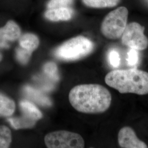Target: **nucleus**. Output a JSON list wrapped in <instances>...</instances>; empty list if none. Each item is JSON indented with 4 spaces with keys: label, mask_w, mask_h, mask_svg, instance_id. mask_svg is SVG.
Returning a JSON list of instances; mask_svg holds the SVG:
<instances>
[{
    "label": "nucleus",
    "mask_w": 148,
    "mask_h": 148,
    "mask_svg": "<svg viewBox=\"0 0 148 148\" xmlns=\"http://www.w3.org/2000/svg\"><path fill=\"white\" fill-rule=\"evenodd\" d=\"M127 62L130 66H136L139 61V54L138 51L130 48L127 52Z\"/></svg>",
    "instance_id": "aec40b11"
},
{
    "label": "nucleus",
    "mask_w": 148,
    "mask_h": 148,
    "mask_svg": "<svg viewBox=\"0 0 148 148\" xmlns=\"http://www.w3.org/2000/svg\"><path fill=\"white\" fill-rule=\"evenodd\" d=\"M16 109L14 101L5 95L0 94V117H10Z\"/></svg>",
    "instance_id": "ddd939ff"
},
{
    "label": "nucleus",
    "mask_w": 148,
    "mask_h": 148,
    "mask_svg": "<svg viewBox=\"0 0 148 148\" xmlns=\"http://www.w3.org/2000/svg\"><path fill=\"white\" fill-rule=\"evenodd\" d=\"M45 143L48 148L85 147V141L79 134L66 131L49 133L45 137Z\"/></svg>",
    "instance_id": "39448f33"
},
{
    "label": "nucleus",
    "mask_w": 148,
    "mask_h": 148,
    "mask_svg": "<svg viewBox=\"0 0 148 148\" xmlns=\"http://www.w3.org/2000/svg\"><path fill=\"white\" fill-rule=\"evenodd\" d=\"M95 43L84 36L71 38L57 48L55 56L61 60L75 61L90 55L95 49Z\"/></svg>",
    "instance_id": "7ed1b4c3"
},
{
    "label": "nucleus",
    "mask_w": 148,
    "mask_h": 148,
    "mask_svg": "<svg viewBox=\"0 0 148 148\" xmlns=\"http://www.w3.org/2000/svg\"><path fill=\"white\" fill-rule=\"evenodd\" d=\"M106 85L121 94L148 95V73L135 68L110 71L105 77Z\"/></svg>",
    "instance_id": "f03ea898"
},
{
    "label": "nucleus",
    "mask_w": 148,
    "mask_h": 148,
    "mask_svg": "<svg viewBox=\"0 0 148 148\" xmlns=\"http://www.w3.org/2000/svg\"><path fill=\"white\" fill-rule=\"evenodd\" d=\"M16 53L17 60L23 65H25L29 62L32 54V52L20 46L16 49Z\"/></svg>",
    "instance_id": "a211bd4d"
},
{
    "label": "nucleus",
    "mask_w": 148,
    "mask_h": 148,
    "mask_svg": "<svg viewBox=\"0 0 148 148\" xmlns=\"http://www.w3.org/2000/svg\"><path fill=\"white\" fill-rule=\"evenodd\" d=\"M21 34V29L16 22L7 21L5 26L0 27V48H9L10 43L19 40Z\"/></svg>",
    "instance_id": "6e6552de"
},
{
    "label": "nucleus",
    "mask_w": 148,
    "mask_h": 148,
    "mask_svg": "<svg viewBox=\"0 0 148 148\" xmlns=\"http://www.w3.org/2000/svg\"><path fill=\"white\" fill-rule=\"evenodd\" d=\"M144 27L137 22L127 24L122 35L121 42L124 46L138 51L148 47V38L144 34Z\"/></svg>",
    "instance_id": "423d86ee"
},
{
    "label": "nucleus",
    "mask_w": 148,
    "mask_h": 148,
    "mask_svg": "<svg viewBox=\"0 0 148 148\" xmlns=\"http://www.w3.org/2000/svg\"><path fill=\"white\" fill-rule=\"evenodd\" d=\"M12 140L11 130L5 125L0 126V148H9Z\"/></svg>",
    "instance_id": "dca6fc26"
},
{
    "label": "nucleus",
    "mask_w": 148,
    "mask_h": 148,
    "mask_svg": "<svg viewBox=\"0 0 148 148\" xmlns=\"http://www.w3.org/2000/svg\"><path fill=\"white\" fill-rule=\"evenodd\" d=\"M20 108L23 114H25L36 120L42 118V114L33 103L29 101H22L19 104Z\"/></svg>",
    "instance_id": "4468645a"
},
{
    "label": "nucleus",
    "mask_w": 148,
    "mask_h": 148,
    "mask_svg": "<svg viewBox=\"0 0 148 148\" xmlns=\"http://www.w3.org/2000/svg\"><path fill=\"white\" fill-rule=\"evenodd\" d=\"M118 143L122 148H147L146 143L139 139L132 128L125 126L118 133Z\"/></svg>",
    "instance_id": "0eeeda50"
},
{
    "label": "nucleus",
    "mask_w": 148,
    "mask_h": 148,
    "mask_svg": "<svg viewBox=\"0 0 148 148\" xmlns=\"http://www.w3.org/2000/svg\"><path fill=\"white\" fill-rule=\"evenodd\" d=\"M19 44L21 47L32 53L38 47L40 40L36 35L32 33H25L19 37Z\"/></svg>",
    "instance_id": "9d476101"
},
{
    "label": "nucleus",
    "mask_w": 148,
    "mask_h": 148,
    "mask_svg": "<svg viewBox=\"0 0 148 148\" xmlns=\"http://www.w3.org/2000/svg\"><path fill=\"white\" fill-rule=\"evenodd\" d=\"M69 100L74 109L90 114L106 112L111 106L112 96L105 87L98 84H83L73 88Z\"/></svg>",
    "instance_id": "f257e3e1"
},
{
    "label": "nucleus",
    "mask_w": 148,
    "mask_h": 148,
    "mask_svg": "<svg viewBox=\"0 0 148 148\" xmlns=\"http://www.w3.org/2000/svg\"><path fill=\"white\" fill-rule=\"evenodd\" d=\"M74 0H49L47 4V8L57 7H70Z\"/></svg>",
    "instance_id": "6ab92c4d"
},
{
    "label": "nucleus",
    "mask_w": 148,
    "mask_h": 148,
    "mask_svg": "<svg viewBox=\"0 0 148 148\" xmlns=\"http://www.w3.org/2000/svg\"><path fill=\"white\" fill-rule=\"evenodd\" d=\"M128 17V10L123 6L110 12L101 22V31L102 35L109 40L121 38L127 26Z\"/></svg>",
    "instance_id": "20e7f679"
},
{
    "label": "nucleus",
    "mask_w": 148,
    "mask_h": 148,
    "mask_svg": "<svg viewBox=\"0 0 148 148\" xmlns=\"http://www.w3.org/2000/svg\"><path fill=\"white\" fill-rule=\"evenodd\" d=\"M24 92L28 98L41 106H49L52 105L50 99L38 90L27 86L24 88Z\"/></svg>",
    "instance_id": "9b49d317"
},
{
    "label": "nucleus",
    "mask_w": 148,
    "mask_h": 148,
    "mask_svg": "<svg viewBox=\"0 0 148 148\" xmlns=\"http://www.w3.org/2000/svg\"><path fill=\"white\" fill-rule=\"evenodd\" d=\"M8 121L10 123L12 127L16 130H19L31 128L35 126L37 121L25 114H22L21 117L8 118Z\"/></svg>",
    "instance_id": "f8f14e48"
},
{
    "label": "nucleus",
    "mask_w": 148,
    "mask_h": 148,
    "mask_svg": "<svg viewBox=\"0 0 148 148\" xmlns=\"http://www.w3.org/2000/svg\"><path fill=\"white\" fill-rule=\"evenodd\" d=\"M3 58V56H2V54H1V53L0 52V62H1V60H2Z\"/></svg>",
    "instance_id": "4be33fe9"
},
{
    "label": "nucleus",
    "mask_w": 148,
    "mask_h": 148,
    "mask_svg": "<svg viewBox=\"0 0 148 148\" xmlns=\"http://www.w3.org/2000/svg\"><path fill=\"white\" fill-rule=\"evenodd\" d=\"M43 71L46 75L53 81H58L59 79L58 70L56 64L52 62H47L43 66Z\"/></svg>",
    "instance_id": "f3484780"
},
{
    "label": "nucleus",
    "mask_w": 148,
    "mask_h": 148,
    "mask_svg": "<svg viewBox=\"0 0 148 148\" xmlns=\"http://www.w3.org/2000/svg\"><path fill=\"white\" fill-rule=\"evenodd\" d=\"M74 14V10L71 7L47 8L44 14L46 19L53 22L68 21Z\"/></svg>",
    "instance_id": "1a4fd4ad"
},
{
    "label": "nucleus",
    "mask_w": 148,
    "mask_h": 148,
    "mask_svg": "<svg viewBox=\"0 0 148 148\" xmlns=\"http://www.w3.org/2000/svg\"><path fill=\"white\" fill-rule=\"evenodd\" d=\"M109 63L114 68H117L120 64V57L116 50H111L108 54Z\"/></svg>",
    "instance_id": "412c9836"
},
{
    "label": "nucleus",
    "mask_w": 148,
    "mask_h": 148,
    "mask_svg": "<svg viewBox=\"0 0 148 148\" xmlns=\"http://www.w3.org/2000/svg\"><path fill=\"white\" fill-rule=\"evenodd\" d=\"M121 0H82L86 7L92 8H112L116 6Z\"/></svg>",
    "instance_id": "2eb2a0df"
}]
</instances>
